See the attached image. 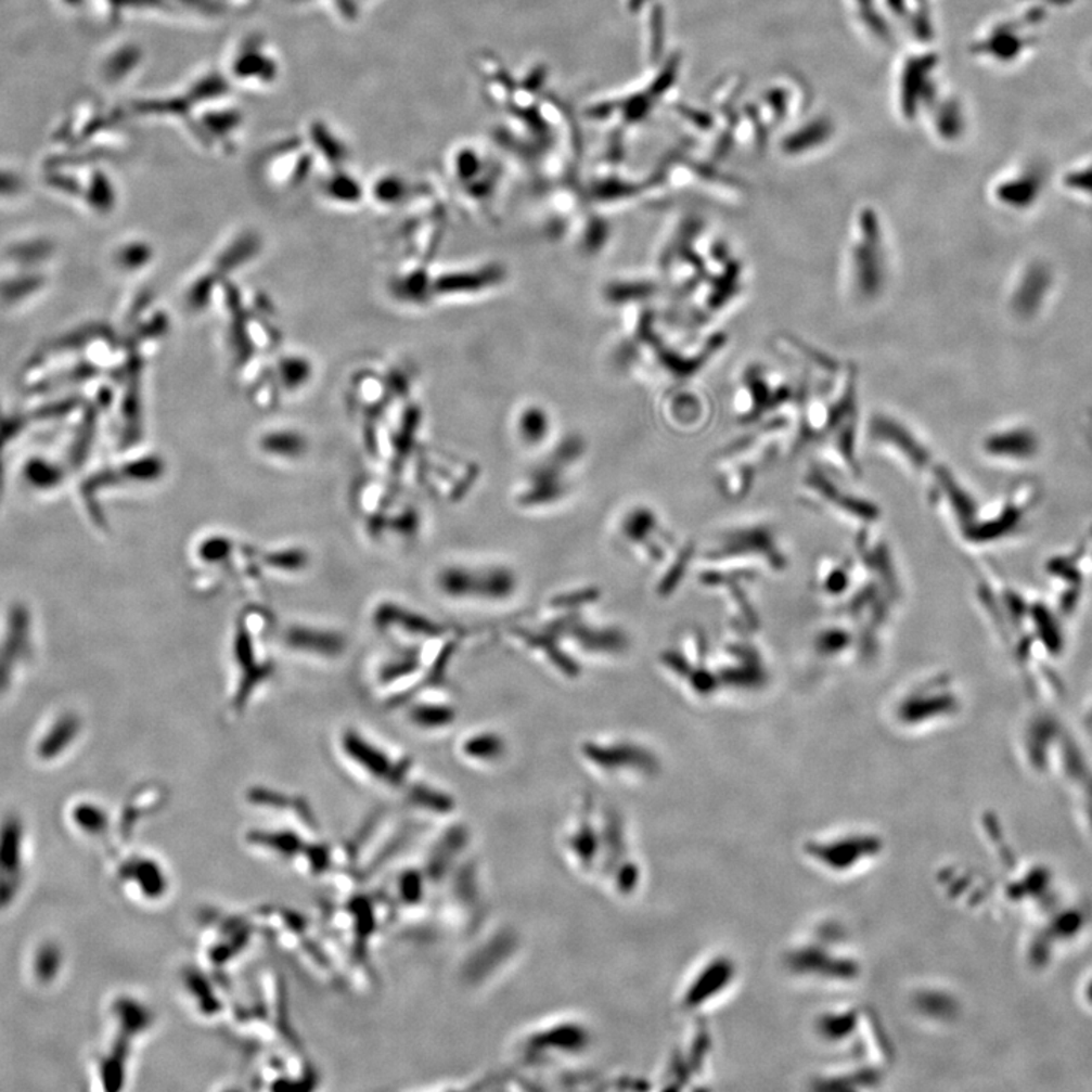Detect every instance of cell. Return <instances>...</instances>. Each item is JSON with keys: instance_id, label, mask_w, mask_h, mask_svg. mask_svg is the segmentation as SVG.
Here are the masks:
<instances>
[{"instance_id": "obj_8", "label": "cell", "mask_w": 1092, "mask_h": 1092, "mask_svg": "<svg viewBox=\"0 0 1092 1092\" xmlns=\"http://www.w3.org/2000/svg\"><path fill=\"white\" fill-rule=\"evenodd\" d=\"M21 477L26 489L37 497L48 498L63 489L67 474L60 460L36 455L23 463Z\"/></svg>"}, {"instance_id": "obj_10", "label": "cell", "mask_w": 1092, "mask_h": 1092, "mask_svg": "<svg viewBox=\"0 0 1092 1092\" xmlns=\"http://www.w3.org/2000/svg\"><path fill=\"white\" fill-rule=\"evenodd\" d=\"M460 753L474 762H497L505 753L504 737L492 730L472 732L460 744Z\"/></svg>"}, {"instance_id": "obj_3", "label": "cell", "mask_w": 1092, "mask_h": 1092, "mask_svg": "<svg viewBox=\"0 0 1092 1092\" xmlns=\"http://www.w3.org/2000/svg\"><path fill=\"white\" fill-rule=\"evenodd\" d=\"M36 612L23 600L0 608V703L8 702L36 669L40 639Z\"/></svg>"}, {"instance_id": "obj_7", "label": "cell", "mask_w": 1092, "mask_h": 1092, "mask_svg": "<svg viewBox=\"0 0 1092 1092\" xmlns=\"http://www.w3.org/2000/svg\"><path fill=\"white\" fill-rule=\"evenodd\" d=\"M0 280V304L7 308H22L30 300L38 299L51 284L46 269L10 268Z\"/></svg>"}, {"instance_id": "obj_5", "label": "cell", "mask_w": 1092, "mask_h": 1092, "mask_svg": "<svg viewBox=\"0 0 1092 1092\" xmlns=\"http://www.w3.org/2000/svg\"><path fill=\"white\" fill-rule=\"evenodd\" d=\"M866 435L878 451L896 459L904 467L920 472L932 462V451L918 429L897 413L877 410L866 421Z\"/></svg>"}, {"instance_id": "obj_11", "label": "cell", "mask_w": 1092, "mask_h": 1092, "mask_svg": "<svg viewBox=\"0 0 1092 1092\" xmlns=\"http://www.w3.org/2000/svg\"><path fill=\"white\" fill-rule=\"evenodd\" d=\"M455 709L451 703H429L422 704L412 711V719L425 729L437 730L441 727L451 725L455 721Z\"/></svg>"}, {"instance_id": "obj_2", "label": "cell", "mask_w": 1092, "mask_h": 1092, "mask_svg": "<svg viewBox=\"0 0 1092 1092\" xmlns=\"http://www.w3.org/2000/svg\"><path fill=\"white\" fill-rule=\"evenodd\" d=\"M802 401L801 376H791L767 363L753 361L742 369L732 391L733 416L744 427H753L775 416L798 422Z\"/></svg>"}, {"instance_id": "obj_9", "label": "cell", "mask_w": 1092, "mask_h": 1092, "mask_svg": "<svg viewBox=\"0 0 1092 1092\" xmlns=\"http://www.w3.org/2000/svg\"><path fill=\"white\" fill-rule=\"evenodd\" d=\"M1037 447L1032 429L1026 427H1003L992 429L981 440V449L988 455L999 457H1023L1032 454Z\"/></svg>"}, {"instance_id": "obj_1", "label": "cell", "mask_w": 1092, "mask_h": 1092, "mask_svg": "<svg viewBox=\"0 0 1092 1092\" xmlns=\"http://www.w3.org/2000/svg\"><path fill=\"white\" fill-rule=\"evenodd\" d=\"M843 277L855 303H877L888 291L889 235L873 207L859 208L851 218L843 253Z\"/></svg>"}, {"instance_id": "obj_6", "label": "cell", "mask_w": 1092, "mask_h": 1092, "mask_svg": "<svg viewBox=\"0 0 1092 1092\" xmlns=\"http://www.w3.org/2000/svg\"><path fill=\"white\" fill-rule=\"evenodd\" d=\"M82 732V719L70 707H55L44 715L34 740V749L41 759H55L70 748Z\"/></svg>"}, {"instance_id": "obj_4", "label": "cell", "mask_w": 1092, "mask_h": 1092, "mask_svg": "<svg viewBox=\"0 0 1092 1092\" xmlns=\"http://www.w3.org/2000/svg\"><path fill=\"white\" fill-rule=\"evenodd\" d=\"M436 588L449 603L498 606L519 591V577L505 563L451 562L437 573Z\"/></svg>"}]
</instances>
